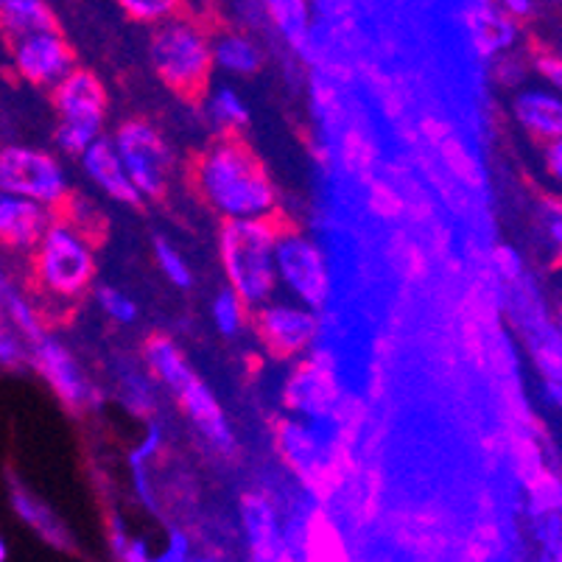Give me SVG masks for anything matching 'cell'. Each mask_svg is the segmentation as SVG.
<instances>
[{
	"label": "cell",
	"mask_w": 562,
	"mask_h": 562,
	"mask_svg": "<svg viewBox=\"0 0 562 562\" xmlns=\"http://www.w3.org/2000/svg\"><path fill=\"white\" fill-rule=\"evenodd\" d=\"M211 316L218 334L238 336L244 330V325L249 322V308L244 305V300L227 285V289L218 291L216 297H213Z\"/></svg>",
	"instance_id": "603a6c76"
},
{
	"label": "cell",
	"mask_w": 562,
	"mask_h": 562,
	"mask_svg": "<svg viewBox=\"0 0 562 562\" xmlns=\"http://www.w3.org/2000/svg\"><path fill=\"white\" fill-rule=\"evenodd\" d=\"M32 280L45 303H79L95 280V241L54 216L32 249Z\"/></svg>",
	"instance_id": "7a4b0ae2"
},
{
	"label": "cell",
	"mask_w": 562,
	"mask_h": 562,
	"mask_svg": "<svg viewBox=\"0 0 562 562\" xmlns=\"http://www.w3.org/2000/svg\"><path fill=\"white\" fill-rule=\"evenodd\" d=\"M14 507H18L20 518H23L25 524H32V529H37L48 543L59 546V549L68 546V538H65L59 520H54V515H50L43 504H37V501L29 498L25 493H14Z\"/></svg>",
	"instance_id": "d4e9b609"
},
{
	"label": "cell",
	"mask_w": 562,
	"mask_h": 562,
	"mask_svg": "<svg viewBox=\"0 0 562 562\" xmlns=\"http://www.w3.org/2000/svg\"><path fill=\"white\" fill-rule=\"evenodd\" d=\"M104 132H93V130H85V126H76V124H59L56 130V146L70 157H81V151L101 137Z\"/></svg>",
	"instance_id": "4dcf8cb0"
},
{
	"label": "cell",
	"mask_w": 562,
	"mask_h": 562,
	"mask_svg": "<svg viewBox=\"0 0 562 562\" xmlns=\"http://www.w3.org/2000/svg\"><path fill=\"white\" fill-rule=\"evenodd\" d=\"M191 188L222 222L278 213V188L238 132H218L188 166Z\"/></svg>",
	"instance_id": "6da1fadb"
},
{
	"label": "cell",
	"mask_w": 562,
	"mask_h": 562,
	"mask_svg": "<svg viewBox=\"0 0 562 562\" xmlns=\"http://www.w3.org/2000/svg\"><path fill=\"white\" fill-rule=\"evenodd\" d=\"M151 68L168 90L186 101H199L211 90L213 48L211 37L186 18L162 20L149 40Z\"/></svg>",
	"instance_id": "277c9868"
},
{
	"label": "cell",
	"mask_w": 562,
	"mask_h": 562,
	"mask_svg": "<svg viewBox=\"0 0 562 562\" xmlns=\"http://www.w3.org/2000/svg\"><path fill=\"white\" fill-rule=\"evenodd\" d=\"M160 446H162L160 428H157L155 423H149V428H146V439H143L140 448L132 453V464H146L157 451H160Z\"/></svg>",
	"instance_id": "d590c367"
},
{
	"label": "cell",
	"mask_w": 562,
	"mask_h": 562,
	"mask_svg": "<svg viewBox=\"0 0 562 562\" xmlns=\"http://www.w3.org/2000/svg\"><path fill=\"white\" fill-rule=\"evenodd\" d=\"M173 395L180 401L182 412H186L188 417H191L193 426L199 428V434H202L218 453L235 451L233 428H229L222 403H218V397L213 395V390L207 383L199 381L196 375H191Z\"/></svg>",
	"instance_id": "4fadbf2b"
},
{
	"label": "cell",
	"mask_w": 562,
	"mask_h": 562,
	"mask_svg": "<svg viewBox=\"0 0 562 562\" xmlns=\"http://www.w3.org/2000/svg\"><path fill=\"white\" fill-rule=\"evenodd\" d=\"M495 266H498V272L507 280H518L524 274V258L513 247L495 249Z\"/></svg>",
	"instance_id": "e575fe53"
},
{
	"label": "cell",
	"mask_w": 562,
	"mask_h": 562,
	"mask_svg": "<svg viewBox=\"0 0 562 562\" xmlns=\"http://www.w3.org/2000/svg\"><path fill=\"white\" fill-rule=\"evenodd\" d=\"M476 40L487 54L513 45L515 40L513 18H493V14H482V23L476 25Z\"/></svg>",
	"instance_id": "f1b7e54d"
},
{
	"label": "cell",
	"mask_w": 562,
	"mask_h": 562,
	"mask_svg": "<svg viewBox=\"0 0 562 562\" xmlns=\"http://www.w3.org/2000/svg\"><path fill=\"white\" fill-rule=\"evenodd\" d=\"M278 446L283 451V457L289 459L300 473H311L316 462L322 457V439L316 434V423L314 420H289L283 423L278 437Z\"/></svg>",
	"instance_id": "ffe728a7"
},
{
	"label": "cell",
	"mask_w": 562,
	"mask_h": 562,
	"mask_svg": "<svg viewBox=\"0 0 562 562\" xmlns=\"http://www.w3.org/2000/svg\"><path fill=\"white\" fill-rule=\"evenodd\" d=\"M143 359H146V367H149V375L157 378L162 386H168L173 392L180 390L182 383L193 375L191 364L186 361L177 341L166 334H155L146 339V345H143Z\"/></svg>",
	"instance_id": "ac0fdd59"
},
{
	"label": "cell",
	"mask_w": 562,
	"mask_h": 562,
	"mask_svg": "<svg viewBox=\"0 0 562 562\" xmlns=\"http://www.w3.org/2000/svg\"><path fill=\"white\" fill-rule=\"evenodd\" d=\"M543 146H546V168H549V173L554 177V180H560V177H562V143H560V137H557V140L543 143Z\"/></svg>",
	"instance_id": "8d00e7d4"
},
{
	"label": "cell",
	"mask_w": 562,
	"mask_h": 562,
	"mask_svg": "<svg viewBox=\"0 0 562 562\" xmlns=\"http://www.w3.org/2000/svg\"><path fill=\"white\" fill-rule=\"evenodd\" d=\"M34 345H37L34 359H37L40 375L48 381V386L56 392V397L63 401V406L76 414L93 406L95 390L85 378L81 367L76 364L74 356H70L56 339H48V336L34 339Z\"/></svg>",
	"instance_id": "7c38bea8"
},
{
	"label": "cell",
	"mask_w": 562,
	"mask_h": 562,
	"mask_svg": "<svg viewBox=\"0 0 562 562\" xmlns=\"http://www.w3.org/2000/svg\"><path fill=\"white\" fill-rule=\"evenodd\" d=\"M95 297H99L101 311H104L112 322H117V325H132V322L137 319L135 300H132L130 294H124L121 289L101 285V289L95 291Z\"/></svg>",
	"instance_id": "f546056e"
},
{
	"label": "cell",
	"mask_w": 562,
	"mask_h": 562,
	"mask_svg": "<svg viewBox=\"0 0 562 562\" xmlns=\"http://www.w3.org/2000/svg\"><path fill=\"white\" fill-rule=\"evenodd\" d=\"M121 401L137 417H149L155 412V390H151L149 378L140 372H130L121 378Z\"/></svg>",
	"instance_id": "83f0119b"
},
{
	"label": "cell",
	"mask_w": 562,
	"mask_h": 562,
	"mask_svg": "<svg viewBox=\"0 0 562 562\" xmlns=\"http://www.w3.org/2000/svg\"><path fill=\"white\" fill-rule=\"evenodd\" d=\"M213 68H222L229 76H255L260 70V48L244 34H218L211 40Z\"/></svg>",
	"instance_id": "44dd1931"
},
{
	"label": "cell",
	"mask_w": 562,
	"mask_h": 562,
	"mask_svg": "<svg viewBox=\"0 0 562 562\" xmlns=\"http://www.w3.org/2000/svg\"><path fill=\"white\" fill-rule=\"evenodd\" d=\"M54 110L59 115V124H76L85 130L104 132L106 121V87L93 70L74 68L63 79L50 87Z\"/></svg>",
	"instance_id": "8fae6325"
},
{
	"label": "cell",
	"mask_w": 562,
	"mask_h": 562,
	"mask_svg": "<svg viewBox=\"0 0 562 562\" xmlns=\"http://www.w3.org/2000/svg\"><path fill=\"white\" fill-rule=\"evenodd\" d=\"M211 117L222 132H241L249 124V110L233 87H218L211 93Z\"/></svg>",
	"instance_id": "cb8c5ba5"
},
{
	"label": "cell",
	"mask_w": 562,
	"mask_h": 562,
	"mask_svg": "<svg viewBox=\"0 0 562 562\" xmlns=\"http://www.w3.org/2000/svg\"><path fill=\"white\" fill-rule=\"evenodd\" d=\"M7 554H9V551H7V543H3V540H0V562L7 560Z\"/></svg>",
	"instance_id": "60d3db41"
},
{
	"label": "cell",
	"mask_w": 562,
	"mask_h": 562,
	"mask_svg": "<svg viewBox=\"0 0 562 562\" xmlns=\"http://www.w3.org/2000/svg\"><path fill=\"white\" fill-rule=\"evenodd\" d=\"M155 258H157V266H160V272L166 274L168 283L177 285V289H191L193 285L191 266H188V260L182 258L180 249L173 247L171 241H166V238H157Z\"/></svg>",
	"instance_id": "4316f807"
},
{
	"label": "cell",
	"mask_w": 562,
	"mask_h": 562,
	"mask_svg": "<svg viewBox=\"0 0 562 562\" xmlns=\"http://www.w3.org/2000/svg\"><path fill=\"white\" fill-rule=\"evenodd\" d=\"M110 140L115 146L117 157H121V166L130 173L132 186L140 193V199L166 196L173 157L160 132L149 121L132 117V121L117 126V132Z\"/></svg>",
	"instance_id": "8992f818"
},
{
	"label": "cell",
	"mask_w": 562,
	"mask_h": 562,
	"mask_svg": "<svg viewBox=\"0 0 562 562\" xmlns=\"http://www.w3.org/2000/svg\"><path fill=\"white\" fill-rule=\"evenodd\" d=\"M280 213L266 218H238L222 222L218 255L229 289L244 300L249 311L263 305L278 294V272H274V235L280 227Z\"/></svg>",
	"instance_id": "3957f363"
},
{
	"label": "cell",
	"mask_w": 562,
	"mask_h": 562,
	"mask_svg": "<svg viewBox=\"0 0 562 562\" xmlns=\"http://www.w3.org/2000/svg\"><path fill=\"white\" fill-rule=\"evenodd\" d=\"M0 193L34 199L56 211L70 196L68 173L54 155L29 146L0 149Z\"/></svg>",
	"instance_id": "52a82bcc"
},
{
	"label": "cell",
	"mask_w": 562,
	"mask_h": 562,
	"mask_svg": "<svg viewBox=\"0 0 562 562\" xmlns=\"http://www.w3.org/2000/svg\"><path fill=\"white\" fill-rule=\"evenodd\" d=\"M12 63L20 79L34 87H54L76 68V50L59 29L34 32L12 40Z\"/></svg>",
	"instance_id": "30bf717a"
},
{
	"label": "cell",
	"mask_w": 562,
	"mask_h": 562,
	"mask_svg": "<svg viewBox=\"0 0 562 562\" xmlns=\"http://www.w3.org/2000/svg\"><path fill=\"white\" fill-rule=\"evenodd\" d=\"M263 9L291 45L303 48L311 34V0H263Z\"/></svg>",
	"instance_id": "7402d4cb"
},
{
	"label": "cell",
	"mask_w": 562,
	"mask_h": 562,
	"mask_svg": "<svg viewBox=\"0 0 562 562\" xmlns=\"http://www.w3.org/2000/svg\"><path fill=\"white\" fill-rule=\"evenodd\" d=\"M157 560H162V562L191 560V538H188L182 529H171V531H168L166 551H160V557H157Z\"/></svg>",
	"instance_id": "d6a6232c"
},
{
	"label": "cell",
	"mask_w": 562,
	"mask_h": 562,
	"mask_svg": "<svg viewBox=\"0 0 562 562\" xmlns=\"http://www.w3.org/2000/svg\"><path fill=\"white\" fill-rule=\"evenodd\" d=\"M149 546L143 543V540H130V546H126V551H124V557H121V560H126V562H146L149 560Z\"/></svg>",
	"instance_id": "ab89813d"
},
{
	"label": "cell",
	"mask_w": 562,
	"mask_h": 562,
	"mask_svg": "<svg viewBox=\"0 0 562 562\" xmlns=\"http://www.w3.org/2000/svg\"><path fill=\"white\" fill-rule=\"evenodd\" d=\"M308 356V352H305ZM341 390L336 381L334 367L319 356H308L303 364L291 372L285 381L283 403L291 414H297L303 420L325 423L330 420L339 408Z\"/></svg>",
	"instance_id": "9c48e42d"
},
{
	"label": "cell",
	"mask_w": 562,
	"mask_h": 562,
	"mask_svg": "<svg viewBox=\"0 0 562 562\" xmlns=\"http://www.w3.org/2000/svg\"><path fill=\"white\" fill-rule=\"evenodd\" d=\"M244 535H247L249 554L255 560H280L285 554L283 526H280L278 509L263 495H247L241 504Z\"/></svg>",
	"instance_id": "2e32d148"
},
{
	"label": "cell",
	"mask_w": 562,
	"mask_h": 562,
	"mask_svg": "<svg viewBox=\"0 0 562 562\" xmlns=\"http://www.w3.org/2000/svg\"><path fill=\"white\" fill-rule=\"evenodd\" d=\"M20 364H23V347H20L18 336L12 330L0 325V367L18 370Z\"/></svg>",
	"instance_id": "836d02e7"
},
{
	"label": "cell",
	"mask_w": 562,
	"mask_h": 562,
	"mask_svg": "<svg viewBox=\"0 0 562 562\" xmlns=\"http://www.w3.org/2000/svg\"><path fill=\"white\" fill-rule=\"evenodd\" d=\"M507 9V18H531L535 14V0H501Z\"/></svg>",
	"instance_id": "f35d334b"
},
{
	"label": "cell",
	"mask_w": 562,
	"mask_h": 562,
	"mask_svg": "<svg viewBox=\"0 0 562 562\" xmlns=\"http://www.w3.org/2000/svg\"><path fill=\"white\" fill-rule=\"evenodd\" d=\"M110 543H112V549H115L117 557H124L126 546H130V535H126L124 524H121V518H117V515H112L110 518Z\"/></svg>",
	"instance_id": "74e56055"
},
{
	"label": "cell",
	"mask_w": 562,
	"mask_h": 562,
	"mask_svg": "<svg viewBox=\"0 0 562 562\" xmlns=\"http://www.w3.org/2000/svg\"><path fill=\"white\" fill-rule=\"evenodd\" d=\"M81 166H85V173L93 180V186L99 191H104L106 196L115 199L121 204H140V193L132 186L130 173L121 166V157H117L115 146H112L110 137H95L85 151H81Z\"/></svg>",
	"instance_id": "9a60e30c"
},
{
	"label": "cell",
	"mask_w": 562,
	"mask_h": 562,
	"mask_svg": "<svg viewBox=\"0 0 562 562\" xmlns=\"http://www.w3.org/2000/svg\"><path fill=\"white\" fill-rule=\"evenodd\" d=\"M515 115H518V124L529 132L531 140L549 143L560 137L562 104L557 90H546V87L520 90L515 99Z\"/></svg>",
	"instance_id": "e0dca14e"
},
{
	"label": "cell",
	"mask_w": 562,
	"mask_h": 562,
	"mask_svg": "<svg viewBox=\"0 0 562 562\" xmlns=\"http://www.w3.org/2000/svg\"><path fill=\"white\" fill-rule=\"evenodd\" d=\"M274 272H278V285H283L297 303L314 311H322L330 303L334 280H330L328 255L311 235L285 218H280L274 235Z\"/></svg>",
	"instance_id": "5b68a950"
},
{
	"label": "cell",
	"mask_w": 562,
	"mask_h": 562,
	"mask_svg": "<svg viewBox=\"0 0 562 562\" xmlns=\"http://www.w3.org/2000/svg\"><path fill=\"white\" fill-rule=\"evenodd\" d=\"M12 319L20 330H23L29 339H40L43 330H40L37 311H34L32 303H23V300H12Z\"/></svg>",
	"instance_id": "1f68e13d"
},
{
	"label": "cell",
	"mask_w": 562,
	"mask_h": 562,
	"mask_svg": "<svg viewBox=\"0 0 562 562\" xmlns=\"http://www.w3.org/2000/svg\"><path fill=\"white\" fill-rule=\"evenodd\" d=\"M54 218V211L34 199L0 193V244L18 252H32L40 235Z\"/></svg>",
	"instance_id": "5bb4252c"
},
{
	"label": "cell",
	"mask_w": 562,
	"mask_h": 562,
	"mask_svg": "<svg viewBox=\"0 0 562 562\" xmlns=\"http://www.w3.org/2000/svg\"><path fill=\"white\" fill-rule=\"evenodd\" d=\"M186 3L188 0H117V7L124 9L126 18L146 25H157L162 20L177 18V14H182Z\"/></svg>",
	"instance_id": "484cf974"
},
{
	"label": "cell",
	"mask_w": 562,
	"mask_h": 562,
	"mask_svg": "<svg viewBox=\"0 0 562 562\" xmlns=\"http://www.w3.org/2000/svg\"><path fill=\"white\" fill-rule=\"evenodd\" d=\"M0 29L12 43L25 34L59 29V23L45 0H0Z\"/></svg>",
	"instance_id": "d6986e66"
},
{
	"label": "cell",
	"mask_w": 562,
	"mask_h": 562,
	"mask_svg": "<svg viewBox=\"0 0 562 562\" xmlns=\"http://www.w3.org/2000/svg\"><path fill=\"white\" fill-rule=\"evenodd\" d=\"M249 316L260 345L272 359H300L311 352L319 336V311L297 303L294 297L285 300L274 294L263 305L249 311Z\"/></svg>",
	"instance_id": "ba28073f"
}]
</instances>
